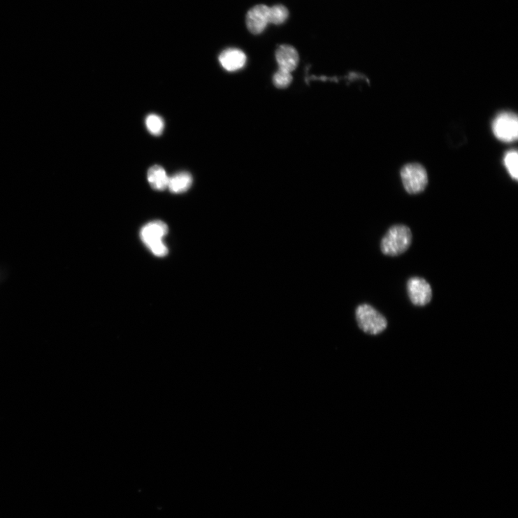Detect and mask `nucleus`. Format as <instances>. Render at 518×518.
I'll return each mask as SVG.
<instances>
[{
  "label": "nucleus",
  "mask_w": 518,
  "mask_h": 518,
  "mask_svg": "<svg viewBox=\"0 0 518 518\" xmlns=\"http://www.w3.org/2000/svg\"><path fill=\"white\" fill-rule=\"evenodd\" d=\"M412 233L405 225H394L384 236L380 243L382 254L388 257H398L405 253L412 244Z\"/></svg>",
  "instance_id": "nucleus-1"
},
{
  "label": "nucleus",
  "mask_w": 518,
  "mask_h": 518,
  "mask_svg": "<svg viewBox=\"0 0 518 518\" xmlns=\"http://www.w3.org/2000/svg\"><path fill=\"white\" fill-rule=\"evenodd\" d=\"M355 316L359 328L366 334L376 336L387 328V318L371 305H359Z\"/></svg>",
  "instance_id": "nucleus-2"
},
{
  "label": "nucleus",
  "mask_w": 518,
  "mask_h": 518,
  "mask_svg": "<svg viewBox=\"0 0 518 518\" xmlns=\"http://www.w3.org/2000/svg\"><path fill=\"white\" fill-rule=\"evenodd\" d=\"M401 180L405 191L410 194L424 192L429 184L426 169L420 164H408L401 171Z\"/></svg>",
  "instance_id": "nucleus-3"
},
{
  "label": "nucleus",
  "mask_w": 518,
  "mask_h": 518,
  "mask_svg": "<svg viewBox=\"0 0 518 518\" xmlns=\"http://www.w3.org/2000/svg\"><path fill=\"white\" fill-rule=\"evenodd\" d=\"M493 133L503 142L511 143L518 136V119L512 112L500 113L493 121Z\"/></svg>",
  "instance_id": "nucleus-4"
},
{
  "label": "nucleus",
  "mask_w": 518,
  "mask_h": 518,
  "mask_svg": "<svg viewBox=\"0 0 518 518\" xmlns=\"http://www.w3.org/2000/svg\"><path fill=\"white\" fill-rule=\"evenodd\" d=\"M407 291L410 302L415 306L424 307L432 301V287L424 278L414 277L409 279Z\"/></svg>",
  "instance_id": "nucleus-5"
},
{
  "label": "nucleus",
  "mask_w": 518,
  "mask_h": 518,
  "mask_svg": "<svg viewBox=\"0 0 518 518\" xmlns=\"http://www.w3.org/2000/svg\"><path fill=\"white\" fill-rule=\"evenodd\" d=\"M269 23V8L264 5L251 9L246 17V24L253 34H261Z\"/></svg>",
  "instance_id": "nucleus-6"
},
{
  "label": "nucleus",
  "mask_w": 518,
  "mask_h": 518,
  "mask_svg": "<svg viewBox=\"0 0 518 518\" xmlns=\"http://www.w3.org/2000/svg\"><path fill=\"white\" fill-rule=\"evenodd\" d=\"M167 233V226L161 221H154L142 229L141 238L147 247L150 248L152 245L162 241Z\"/></svg>",
  "instance_id": "nucleus-7"
},
{
  "label": "nucleus",
  "mask_w": 518,
  "mask_h": 518,
  "mask_svg": "<svg viewBox=\"0 0 518 518\" xmlns=\"http://www.w3.org/2000/svg\"><path fill=\"white\" fill-rule=\"evenodd\" d=\"M276 59L279 69L292 73L297 68L299 63V55L296 49L288 45L278 48Z\"/></svg>",
  "instance_id": "nucleus-8"
},
{
  "label": "nucleus",
  "mask_w": 518,
  "mask_h": 518,
  "mask_svg": "<svg viewBox=\"0 0 518 518\" xmlns=\"http://www.w3.org/2000/svg\"><path fill=\"white\" fill-rule=\"evenodd\" d=\"M245 55L238 48H229L222 52L219 61L222 66L228 71H236L242 69L246 63Z\"/></svg>",
  "instance_id": "nucleus-9"
},
{
  "label": "nucleus",
  "mask_w": 518,
  "mask_h": 518,
  "mask_svg": "<svg viewBox=\"0 0 518 518\" xmlns=\"http://www.w3.org/2000/svg\"><path fill=\"white\" fill-rule=\"evenodd\" d=\"M147 179L152 187L162 191L168 187L169 177L161 166H154L148 171Z\"/></svg>",
  "instance_id": "nucleus-10"
},
{
  "label": "nucleus",
  "mask_w": 518,
  "mask_h": 518,
  "mask_svg": "<svg viewBox=\"0 0 518 518\" xmlns=\"http://www.w3.org/2000/svg\"><path fill=\"white\" fill-rule=\"evenodd\" d=\"M192 184V175L189 173L183 171L169 178L167 188L172 193L180 194L187 191Z\"/></svg>",
  "instance_id": "nucleus-11"
},
{
  "label": "nucleus",
  "mask_w": 518,
  "mask_h": 518,
  "mask_svg": "<svg viewBox=\"0 0 518 518\" xmlns=\"http://www.w3.org/2000/svg\"><path fill=\"white\" fill-rule=\"evenodd\" d=\"M145 126L150 134L154 136H160L164 129V120L159 115L152 114L145 119Z\"/></svg>",
  "instance_id": "nucleus-12"
},
{
  "label": "nucleus",
  "mask_w": 518,
  "mask_h": 518,
  "mask_svg": "<svg viewBox=\"0 0 518 518\" xmlns=\"http://www.w3.org/2000/svg\"><path fill=\"white\" fill-rule=\"evenodd\" d=\"M289 16L288 10L283 6H275L269 8V22L280 24L286 21Z\"/></svg>",
  "instance_id": "nucleus-13"
},
{
  "label": "nucleus",
  "mask_w": 518,
  "mask_h": 518,
  "mask_svg": "<svg viewBox=\"0 0 518 518\" xmlns=\"http://www.w3.org/2000/svg\"><path fill=\"white\" fill-rule=\"evenodd\" d=\"M505 166L511 178L517 180L518 178V154L516 151L508 152L504 159Z\"/></svg>",
  "instance_id": "nucleus-14"
},
{
  "label": "nucleus",
  "mask_w": 518,
  "mask_h": 518,
  "mask_svg": "<svg viewBox=\"0 0 518 518\" xmlns=\"http://www.w3.org/2000/svg\"><path fill=\"white\" fill-rule=\"evenodd\" d=\"M292 82V76L290 72L280 69L275 73L273 82L276 87L284 89L289 86Z\"/></svg>",
  "instance_id": "nucleus-15"
},
{
  "label": "nucleus",
  "mask_w": 518,
  "mask_h": 518,
  "mask_svg": "<svg viewBox=\"0 0 518 518\" xmlns=\"http://www.w3.org/2000/svg\"><path fill=\"white\" fill-rule=\"evenodd\" d=\"M149 249L159 257H164L168 254V249L163 241L152 245Z\"/></svg>",
  "instance_id": "nucleus-16"
}]
</instances>
